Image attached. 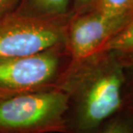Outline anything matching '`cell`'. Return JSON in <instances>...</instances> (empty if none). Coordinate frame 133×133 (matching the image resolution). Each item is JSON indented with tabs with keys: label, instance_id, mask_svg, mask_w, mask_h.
Returning a JSON list of instances; mask_svg holds the SVG:
<instances>
[{
	"label": "cell",
	"instance_id": "1",
	"mask_svg": "<svg viewBox=\"0 0 133 133\" xmlns=\"http://www.w3.org/2000/svg\"><path fill=\"white\" fill-rule=\"evenodd\" d=\"M126 77L115 64L65 71L60 88L68 95L65 133H97L124 109Z\"/></svg>",
	"mask_w": 133,
	"mask_h": 133
},
{
	"label": "cell",
	"instance_id": "2",
	"mask_svg": "<svg viewBox=\"0 0 133 133\" xmlns=\"http://www.w3.org/2000/svg\"><path fill=\"white\" fill-rule=\"evenodd\" d=\"M68 95L61 88L0 99V133H65Z\"/></svg>",
	"mask_w": 133,
	"mask_h": 133
},
{
	"label": "cell",
	"instance_id": "3",
	"mask_svg": "<svg viewBox=\"0 0 133 133\" xmlns=\"http://www.w3.org/2000/svg\"><path fill=\"white\" fill-rule=\"evenodd\" d=\"M60 16L0 14V58L30 55L52 49L63 41Z\"/></svg>",
	"mask_w": 133,
	"mask_h": 133
},
{
	"label": "cell",
	"instance_id": "4",
	"mask_svg": "<svg viewBox=\"0 0 133 133\" xmlns=\"http://www.w3.org/2000/svg\"><path fill=\"white\" fill-rule=\"evenodd\" d=\"M64 72L54 50L0 58V99L60 88Z\"/></svg>",
	"mask_w": 133,
	"mask_h": 133
},
{
	"label": "cell",
	"instance_id": "5",
	"mask_svg": "<svg viewBox=\"0 0 133 133\" xmlns=\"http://www.w3.org/2000/svg\"><path fill=\"white\" fill-rule=\"evenodd\" d=\"M130 16H110L96 10L76 18L69 29V44L73 58L82 60L106 44L130 21Z\"/></svg>",
	"mask_w": 133,
	"mask_h": 133
},
{
	"label": "cell",
	"instance_id": "6",
	"mask_svg": "<svg viewBox=\"0 0 133 133\" xmlns=\"http://www.w3.org/2000/svg\"><path fill=\"white\" fill-rule=\"evenodd\" d=\"M97 133H133V110L123 109L107 121Z\"/></svg>",
	"mask_w": 133,
	"mask_h": 133
},
{
	"label": "cell",
	"instance_id": "7",
	"mask_svg": "<svg viewBox=\"0 0 133 133\" xmlns=\"http://www.w3.org/2000/svg\"><path fill=\"white\" fill-rule=\"evenodd\" d=\"M107 50L131 51L133 50V18L127 22L105 44Z\"/></svg>",
	"mask_w": 133,
	"mask_h": 133
},
{
	"label": "cell",
	"instance_id": "8",
	"mask_svg": "<svg viewBox=\"0 0 133 133\" xmlns=\"http://www.w3.org/2000/svg\"><path fill=\"white\" fill-rule=\"evenodd\" d=\"M133 0H99L97 11L110 16L131 15Z\"/></svg>",
	"mask_w": 133,
	"mask_h": 133
},
{
	"label": "cell",
	"instance_id": "9",
	"mask_svg": "<svg viewBox=\"0 0 133 133\" xmlns=\"http://www.w3.org/2000/svg\"><path fill=\"white\" fill-rule=\"evenodd\" d=\"M70 0H33L41 15L61 16L65 12Z\"/></svg>",
	"mask_w": 133,
	"mask_h": 133
},
{
	"label": "cell",
	"instance_id": "10",
	"mask_svg": "<svg viewBox=\"0 0 133 133\" xmlns=\"http://www.w3.org/2000/svg\"><path fill=\"white\" fill-rule=\"evenodd\" d=\"M11 3H13V0H0V14L5 12Z\"/></svg>",
	"mask_w": 133,
	"mask_h": 133
},
{
	"label": "cell",
	"instance_id": "11",
	"mask_svg": "<svg viewBox=\"0 0 133 133\" xmlns=\"http://www.w3.org/2000/svg\"><path fill=\"white\" fill-rule=\"evenodd\" d=\"M93 0H76L77 2V4L79 6H83V5H86L88 4H89L90 2H92Z\"/></svg>",
	"mask_w": 133,
	"mask_h": 133
}]
</instances>
